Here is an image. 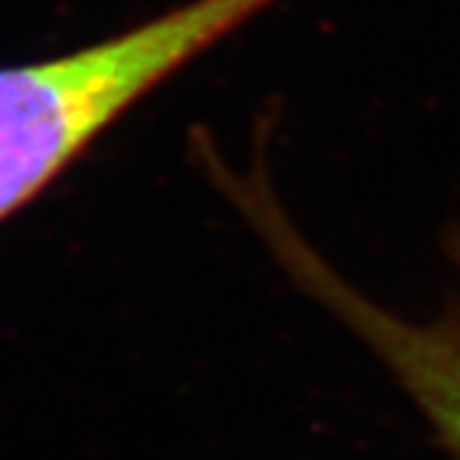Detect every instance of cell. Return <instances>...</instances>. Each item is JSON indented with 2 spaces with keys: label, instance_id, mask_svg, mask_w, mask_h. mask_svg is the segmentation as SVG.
Wrapping results in <instances>:
<instances>
[{
  "label": "cell",
  "instance_id": "1",
  "mask_svg": "<svg viewBox=\"0 0 460 460\" xmlns=\"http://www.w3.org/2000/svg\"><path fill=\"white\" fill-rule=\"evenodd\" d=\"M278 0H186L73 53L0 70V219L139 97Z\"/></svg>",
  "mask_w": 460,
  "mask_h": 460
},
{
  "label": "cell",
  "instance_id": "2",
  "mask_svg": "<svg viewBox=\"0 0 460 460\" xmlns=\"http://www.w3.org/2000/svg\"><path fill=\"white\" fill-rule=\"evenodd\" d=\"M261 222L288 275L372 349L433 427L441 447L460 460V227L444 236L455 272L447 303L430 319H408L355 288L275 208Z\"/></svg>",
  "mask_w": 460,
  "mask_h": 460
}]
</instances>
